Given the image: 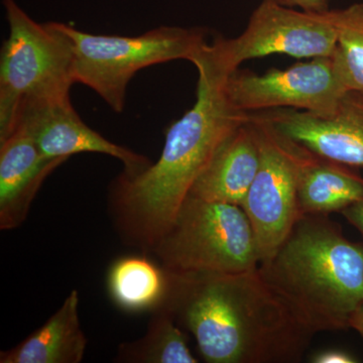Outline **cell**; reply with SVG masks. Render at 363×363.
Wrapping results in <instances>:
<instances>
[{
  "label": "cell",
  "instance_id": "cell-1",
  "mask_svg": "<svg viewBox=\"0 0 363 363\" xmlns=\"http://www.w3.org/2000/svg\"><path fill=\"white\" fill-rule=\"evenodd\" d=\"M207 44L191 61L198 72L195 104L169 125L157 162L138 173L123 172L109 189L117 233L145 253L152 252L168 231L222 143L248 121V113L227 98L229 74L208 54Z\"/></svg>",
  "mask_w": 363,
  "mask_h": 363
},
{
  "label": "cell",
  "instance_id": "cell-2",
  "mask_svg": "<svg viewBox=\"0 0 363 363\" xmlns=\"http://www.w3.org/2000/svg\"><path fill=\"white\" fill-rule=\"evenodd\" d=\"M169 272V271H168ZM166 302L208 363H298L311 345L306 328L259 271L169 272Z\"/></svg>",
  "mask_w": 363,
  "mask_h": 363
},
{
  "label": "cell",
  "instance_id": "cell-3",
  "mask_svg": "<svg viewBox=\"0 0 363 363\" xmlns=\"http://www.w3.org/2000/svg\"><path fill=\"white\" fill-rule=\"evenodd\" d=\"M259 271L315 334L347 330L363 303V241L347 240L329 215H303Z\"/></svg>",
  "mask_w": 363,
  "mask_h": 363
},
{
  "label": "cell",
  "instance_id": "cell-4",
  "mask_svg": "<svg viewBox=\"0 0 363 363\" xmlns=\"http://www.w3.org/2000/svg\"><path fill=\"white\" fill-rule=\"evenodd\" d=\"M9 37L0 56V143L26 105L70 97L73 51L59 23H39L16 0H4Z\"/></svg>",
  "mask_w": 363,
  "mask_h": 363
},
{
  "label": "cell",
  "instance_id": "cell-5",
  "mask_svg": "<svg viewBox=\"0 0 363 363\" xmlns=\"http://www.w3.org/2000/svg\"><path fill=\"white\" fill-rule=\"evenodd\" d=\"M72 45L74 79L95 91L116 112H123L131 79L147 67L187 60L207 44L199 28L160 26L136 37L94 35L59 23Z\"/></svg>",
  "mask_w": 363,
  "mask_h": 363
},
{
  "label": "cell",
  "instance_id": "cell-6",
  "mask_svg": "<svg viewBox=\"0 0 363 363\" xmlns=\"http://www.w3.org/2000/svg\"><path fill=\"white\" fill-rule=\"evenodd\" d=\"M150 253L177 274H238L257 269L262 262L242 207L191 195Z\"/></svg>",
  "mask_w": 363,
  "mask_h": 363
},
{
  "label": "cell",
  "instance_id": "cell-7",
  "mask_svg": "<svg viewBox=\"0 0 363 363\" xmlns=\"http://www.w3.org/2000/svg\"><path fill=\"white\" fill-rule=\"evenodd\" d=\"M337 33L331 9L308 11L262 0L245 30L233 39L216 38L207 50L214 61L230 74L245 62L269 55L298 59L332 57Z\"/></svg>",
  "mask_w": 363,
  "mask_h": 363
},
{
  "label": "cell",
  "instance_id": "cell-8",
  "mask_svg": "<svg viewBox=\"0 0 363 363\" xmlns=\"http://www.w3.org/2000/svg\"><path fill=\"white\" fill-rule=\"evenodd\" d=\"M250 119L259 133L260 164L241 207L252 223L262 262L278 250L303 214L292 140L257 112L250 113Z\"/></svg>",
  "mask_w": 363,
  "mask_h": 363
},
{
  "label": "cell",
  "instance_id": "cell-9",
  "mask_svg": "<svg viewBox=\"0 0 363 363\" xmlns=\"http://www.w3.org/2000/svg\"><path fill=\"white\" fill-rule=\"evenodd\" d=\"M224 89L230 104L247 113L289 108L317 116L332 113L348 92L334 56L264 74L236 70L227 76Z\"/></svg>",
  "mask_w": 363,
  "mask_h": 363
},
{
  "label": "cell",
  "instance_id": "cell-10",
  "mask_svg": "<svg viewBox=\"0 0 363 363\" xmlns=\"http://www.w3.org/2000/svg\"><path fill=\"white\" fill-rule=\"evenodd\" d=\"M257 113L315 154L350 168H363L362 93L348 91L328 116L289 108Z\"/></svg>",
  "mask_w": 363,
  "mask_h": 363
},
{
  "label": "cell",
  "instance_id": "cell-11",
  "mask_svg": "<svg viewBox=\"0 0 363 363\" xmlns=\"http://www.w3.org/2000/svg\"><path fill=\"white\" fill-rule=\"evenodd\" d=\"M33 136L44 156L68 160L81 152H95L119 160L123 173L135 174L149 167L147 157L106 140L80 118L71 98L26 105L18 124ZM18 126V125H16Z\"/></svg>",
  "mask_w": 363,
  "mask_h": 363
},
{
  "label": "cell",
  "instance_id": "cell-12",
  "mask_svg": "<svg viewBox=\"0 0 363 363\" xmlns=\"http://www.w3.org/2000/svg\"><path fill=\"white\" fill-rule=\"evenodd\" d=\"M66 160L40 152L23 124L0 143V229L11 230L25 222L45 179Z\"/></svg>",
  "mask_w": 363,
  "mask_h": 363
},
{
  "label": "cell",
  "instance_id": "cell-13",
  "mask_svg": "<svg viewBox=\"0 0 363 363\" xmlns=\"http://www.w3.org/2000/svg\"><path fill=\"white\" fill-rule=\"evenodd\" d=\"M260 164L259 133L250 119L229 135L191 189V196L242 204Z\"/></svg>",
  "mask_w": 363,
  "mask_h": 363
},
{
  "label": "cell",
  "instance_id": "cell-14",
  "mask_svg": "<svg viewBox=\"0 0 363 363\" xmlns=\"http://www.w3.org/2000/svg\"><path fill=\"white\" fill-rule=\"evenodd\" d=\"M289 138V136H288ZM292 140L303 215H330L363 199V177Z\"/></svg>",
  "mask_w": 363,
  "mask_h": 363
},
{
  "label": "cell",
  "instance_id": "cell-15",
  "mask_svg": "<svg viewBox=\"0 0 363 363\" xmlns=\"http://www.w3.org/2000/svg\"><path fill=\"white\" fill-rule=\"evenodd\" d=\"M79 293L73 290L43 326L11 350L0 352V363H80L87 338L79 318Z\"/></svg>",
  "mask_w": 363,
  "mask_h": 363
},
{
  "label": "cell",
  "instance_id": "cell-16",
  "mask_svg": "<svg viewBox=\"0 0 363 363\" xmlns=\"http://www.w3.org/2000/svg\"><path fill=\"white\" fill-rule=\"evenodd\" d=\"M169 272L147 255H128L111 264L107 274L109 297L124 312H155L168 296Z\"/></svg>",
  "mask_w": 363,
  "mask_h": 363
},
{
  "label": "cell",
  "instance_id": "cell-17",
  "mask_svg": "<svg viewBox=\"0 0 363 363\" xmlns=\"http://www.w3.org/2000/svg\"><path fill=\"white\" fill-rule=\"evenodd\" d=\"M143 337L121 344L116 362L130 363H198L188 339L171 313L160 308L152 313Z\"/></svg>",
  "mask_w": 363,
  "mask_h": 363
},
{
  "label": "cell",
  "instance_id": "cell-18",
  "mask_svg": "<svg viewBox=\"0 0 363 363\" xmlns=\"http://www.w3.org/2000/svg\"><path fill=\"white\" fill-rule=\"evenodd\" d=\"M337 33L335 57L348 91L363 94V4L331 9Z\"/></svg>",
  "mask_w": 363,
  "mask_h": 363
},
{
  "label": "cell",
  "instance_id": "cell-19",
  "mask_svg": "<svg viewBox=\"0 0 363 363\" xmlns=\"http://www.w3.org/2000/svg\"><path fill=\"white\" fill-rule=\"evenodd\" d=\"M310 362L313 363H355L357 358L347 351L331 348L315 353Z\"/></svg>",
  "mask_w": 363,
  "mask_h": 363
},
{
  "label": "cell",
  "instance_id": "cell-20",
  "mask_svg": "<svg viewBox=\"0 0 363 363\" xmlns=\"http://www.w3.org/2000/svg\"><path fill=\"white\" fill-rule=\"evenodd\" d=\"M281 6L308 11H324L330 9L332 0H269Z\"/></svg>",
  "mask_w": 363,
  "mask_h": 363
},
{
  "label": "cell",
  "instance_id": "cell-21",
  "mask_svg": "<svg viewBox=\"0 0 363 363\" xmlns=\"http://www.w3.org/2000/svg\"><path fill=\"white\" fill-rule=\"evenodd\" d=\"M341 214L350 225L357 229L363 238V199L345 208Z\"/></svg>",
  "mask_w": 363,
  "mask_h": 363
},
{
  "label": "cell",
  "instance_id": "cell-22",
  "mask_svg": "<svg viewBox=\"0 0 363 363\" xmlns=\"http://www.w3.org/2000/svg\"><path fill=\"white\" fill-rule=\"evenodd\" d=\"M350 327L359 334L360 338L363 341V303L351 316Z\"/></svg>",
  "mask_w": 363,
  "mask_h": 363
}]
</instances>
